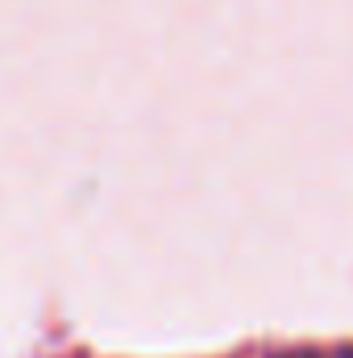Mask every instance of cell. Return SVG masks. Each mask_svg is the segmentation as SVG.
Listing matches in <instances>:
<instances>
[{
	"mask_svg": "<svg viewBox=\"0 0 353 358\" xmlns=\"http://www.w3.org/2000/svg\"><path fill=\"white\" fill-rule=\"evenodd\" d=\"M291 358H353V346H337V350H308V355H291Z\"/></svg>",
	"mask_w": 353,
	"mask_h": 358,
	"instance_id": "1",
	"label": "cell"
}]
</instances>
